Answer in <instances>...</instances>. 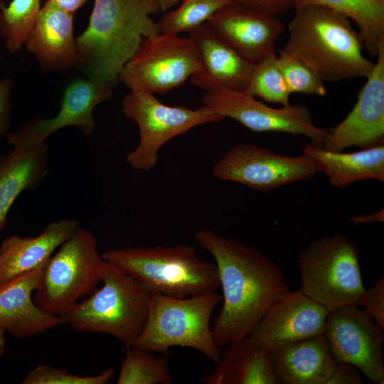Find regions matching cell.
<instances>
[{"label": "cell", "instance_id": "d590c367", "mask_svg": "<svg viewBox=\"0 0 384 384\" xmlns=\"http://www.w3.org/2000/svg\"><path fill=\"white\" fill-rule=\"evenodd\" d=\"M357 369L352 364L338 362L325 384H361L363 379Z\"/></svg>", "mask_w": 384, "mask_h": 384}, {"label": "cell", "instance_id": "8d00e7d4", "mask_svg": "<svg viewBox=\"0 0 384 384\" xmlns=\"http://www.w3.org/2000/svg\"><path fill=\"white\" fill-rule=\"evenodd\" d=\"M349 220H351L355 225L373 223H383L384 221V210L382 208L379 211L370 215L350 217Z\"/></svg>", "mask_w": 384, "mask_h": 384}, {"label": "cell", "instance_id": "4dcf8cb0", "mask_svg": "<svg viewBox=\"0 0 384 384\" xmlns=\"http://www.w3.org/2000/svg\"><path fill=\"white\" fill-rule=\"evenodd\" d=\"M278 65L289 92L325 96L326 90L316 74L298 58L279 50Z\"/></svg>", "mask_w": 384, "mask_h": 384}, {"label": "cell", "instance_id": "ac0fdd59", "mask_svg": "<svg viewBox=\"0 0 384 384\" xmlns=\"http://www.w3.org/2000/svg\"><path fill=\"white\" fill-rule=\"evenodd\" d=\"M73 16L48 1L41 8L24 46L42 70L64 71L76 65Z\"/></svg>", "mask_w": 384, "mask_h": 384}, {"label": "cell", "instance_id": "1f68e13d", "mask_svg": "<svg viewBox=\"0 0 384 384\" xmlns=\"http://www.w3.org/2000/svg\"><path fill=\"white\" fill-rule=\"evenodd\" d=\"M114 375L113 368L95 375H80L66 370L39 364L29 372L21 384H106Z\"/></svg>", "mask_w": 384, "mask_h": 384}, {"label": "cell", "instance_id": "52a82bcc", "mask_svg": "<svg viewBox=\"0 0 384 384\" xmlns=\"http://www.w3.org/2000/svg\"><path fill=\"white\" fill-rule=\"evenodd\" d=\"M301 289L329 313L358 306L365 291L356 242L343 234L319 238L299 252Z\"/></svg>", "mask_w": 384, "mask_h": 384}, {"label": "cell", "instance_id": "9a60e30c", "mask_svg": "<svg viewBox=\"0 0 384 384\" xmlns=\"http://www.w3.org/2000/svg\"><path fill=\"white\" fill-rule=\"evenodd\" d=\"M376 57L352 110L328 129L324 149L339 152L353 146L366 149L384 144V44Z\"/></svg>", "mask_w": 384, "mask_h": 384}, {"label": "cell", "instance_id": "836d02e7", "mask_svg": "<svg viewBox=\"0 0 384 384\" xmlns=\"http://www.w3.org/2000/svg\"><path fill=\"white\" fill-rule=\"evenodd\" d=\"M14 85L12 78L6 77L0 80V139L6 137L9 132L12 110L11 95Z\"/></svg>", "mask_w": 384, "mask_h": 384}, {"label": "cell", "instance_id": "e0dca14e", "mask_svg": "<svg viewBox=\"0 0 384 384\" xmlns=\"http://www.w3.org/2000/svg\"><path fill=\"white\" fill-rule=\"evenodd\" d=\"M206 23L254 64L275 53L277 41L284 30V25L277 16L235 3L220 9Z\"/></svg>", "mask_w": 384, "mask_h": 384}, {"label": "cell", "instance_id": "d6a6232c", "mask_svg": "<svg viewBox=\"0 0 384 384\" xmlns=\"http://www.w3.org/2000/svg\"><path fill=\"white\" fill-rule=\"evenodd\" d=\"M365 307L370 314L384 330V277H379L369 289L363 292L358 306Z\"/></svg>", "mask_w": 384, "mask_h": 384}, {"label": "cell", "instance_id": "4316f807", "mask_svg": "<svg viewBox=\"0 0 384 384\" xmlns=\"http://www.w3.org/2000/svg\"><path fill=\"white\" fill-rule=\"evenodd\" d=\"M166 354L155 356L152 351L126 348L117 384H171L172 375Z\"/></svg>", "mask_w": 384, "mask_h": 384}, {"label": "cell", "instance_id": "ab89813d", "mask_svg": "<svg viewBox=\"0 0 384 384\" xmlns=\"http://www.w3.org/2000/svg\"><path fill=\"white\" fill-rule=\"evenodd\" d=\"M5 333L6 331L3 329L0 328V357L3 356L5 351Z\"/></svg>", "mask_w": 384, "mask_h": 384}, {"label": "cell", "instance_id": "ba28073f", "mask_svg": "<svg viewBox=\"0 0 384 384\" xmlns=\"http://www.w3.org/2000/svg\"><path fill=\"white\" fill-rule=\"evenodd\" d=\"M103 262L95 237L79 225L43 269L34 302L46 312L61 316L96 289Z\"/></svg>", "mask_w": 384, "mask_h": 384}, {"label": "cell", "instance_id": "f546056e", "mask_svg": "<svg viewBox=\"0 0 384 384\" xmlns=\"http://www.w3.org/2000/svg\"><path fill=\"white\" fill-rule=\"evenodd\" d=\"M245 92L282 106L290 104L289 92L279 69L277 56L272 53L256 63Z\"/></svg>", "mask_w": 384, "mask_h": 384}, {"label": "cell", "instance_id": "5b68a950", "mask_svg": "<svg viewBox=\"0 0 384 384\" xmlns=\"http://www.w3.org/2000/svg\"><path fill=\"white\" fill-rule=\"evenodd\" d=\"M103 285L61 316L80 332L111 335L132 346L146 325L151 294L134 278L104 260Z\"/></svg>", "mask_w": 384, "mask_h": 384}, {"label": "cell", "instance_id": "7402d4cb", "mask_svg": "<svg viewBox=\"0 0 384 384\" xmlns=\"http://www.w3.org/2000/svg\"><path fill=\"white\" fill-rule=\"evenodd\" d=\"M75 219L50 222L36 237L10 236L0 245V283L44 268L53 252L75 231Z\"/></svg>", "mask_w": 384, "mask_h": 384}, {"label": "cell", "instance_id": "6da1fadb", "mask_svg": "<svg viewBox=\"0 0 384 384\" xmlns=\"http://www.w3.org/2000/svg\"><path fill=\"white\" fill-rule=\"evenodd\" d=\"M195 238L217 266L223 304L212 331L215 343L225 346L249 336L289 285L279 266L258 249L207 229Z\"/></svg>", "mask_w": 384, "mask_h": 384}, {"label": "cell", "instance_id": "3957f363", "mask_svg": "<svg viewBox=\"0 0 384 384\" xmlns=\"http://www.w3.org/2000/svg\"><path fill=\"white\" fill-rule=\"evenodd\" d=\"M294 8L288 40L280 50L302 61L324 82L370 75L375 63L363 55L359 33L348 17L320 5Z\"/></svg>", "mask_w": 384, "mask_h": 384}, {"label": "cell", "instance_id": "2e32d148", "mask_svg": "<svg viewBox=\"0 0 384 384\" xmlns=\"http://www.w3.org/2000/svg\"><path fill=\"white\" fill-rule=\"evenodd\" d=\"M329 312L300 290L280 297L249 337L267 350L324 333Z\"/></svg>", "mask_w": 384, "mask_h": 384}, {"label": "cell", "instance_id": "f35d334b", "mask_svg": "<svg viewBox=\"0 0 384 384\" xmlns=\"http://www.w3.org/2000/svg\"><path fill=\"white\" fill-rule=\"evenodd\" d=\"M182 0H159L160 11H166Z\"/></svg>", "mask_w": 384, "mask_h": 384}, {"label": "cell", "instance_id": "60d3db41", "mask_svg": "<svg viewBox=\"0 0 384 384\" xmlns=\"http://www.w3.org/2000/svg\"><path fill=\"white\" fill-rule=\"evenodd\" d=\"M1 53H0V60H1Z\"/></svg>", "mask_w": 384, "mask_h": 384}, {"label": "cell", "instance_id": "7a4b0ae2", "mask_svg": "<svg viewBox=\"0 0 384 384\" xmlns=\"http://www.w3.org/2000/svg\"><path fill=\"white\" fill-rule=\"evenodd\" d=\"M159 11V0H95L87 26L76 37V65L114 87L142 38L160 33L151 17Z\"/></svg>", "mask_w": 384, "mask_h": 384}, {"label": "cell", "instance_id": "277c9868", "mask_svg": "<svg viewBox=\"0 0 384 384\" xmlns=\"http://www.w3.org/2000/svg\"><path fill=\"white\" fill-rule=\"evenodd\" d=\"M104 260L134 278L150 294L184 298L220 287L215 262L200 260L188 245L110 250Z\"/></svg>", "mask_w": 384, "mask_h": 384}, {"label": "cell", "instance_id": "603a6c76", "mask_svg": "<svg viewBox=\"0 0 384 384\" xmlns=\"http://www.w3.org/2000/svg\"><path fill=\"white\" fill-rule=\"evenodd\" d=\"M203 384H279L272 370L269 351L249 336L227 344Z\"/></svg>", "mask_w": 384, "mask_h": 384}, {"label": "cell", "instance_id": "5bb4252c", "mask_svg": "<svg viewBox=\"0 0 384 384\" xmlns=\"http://www.w3.org/2000/svg\"><path fill=\"white\" fill-rule=\"evenodd\" d=\"M114 87L100 80L79 78L65 87L58 112L53 117H37L23 124L7 140L13 146L31 147L45 143L52 134L67 127L78 128L91 135L95 127L94 109L110 100Z\"/></svg>", "mask_w": 384, "mask_h": 384}, {"label": "cell", "instance_id": "83f0119b", "mask_svg": "<svg viewBox=\"0 0 384 384\" xmlns=\"http://www.w3.org/2000/svg\"><path fill=\"white\" fill-rule=\"evenodd\" d=\"M41 0H0V35L7 50L14 53L24 46L41 10Z\"/></svg>", "mask_w": 384, "mask_h": 384}, {"label": "cell", "instance_id": "8992f818", "mask_svg": "<svg viewBox=\"0 0 384 384\" xmlns=\"http://www.w3.org/2000/svg\"><path fill=\"white\" fill-rule=\"evenodd\" d=\"M220 299L216 292L188 298L151 294L146 325L132 346L166 355L172 347H188L215 363L220 350L210 320Z\"/></svg>", "mask_w": 384, "mask_h": 384}, {"label": "cell", "instance_id": "74e56055", "mask_svg": "<svg viewBox=\"0 0 384 384\" xmlns=\"http://www.w3.org/2000/svg\"><path fill=\"white\" fill-rule=\"evenodd\" d=\"M64 11L74 14L87 0H47Z\"/></svg>", "mask_w": 384, "mask_h": 384}, {"label": "cell", "instance_id": "4fadbf2b", "mask_svg": "<svg viewBox=\"0 0 384 384\" xmlns=\"http://www.w3.org/2000/svg\"><path fill=\"white\" fill-rule=\"evenodd\" d=\"M336 361L353 365L375 383H383L384 330L356 305L330 311L324 333Z\"/></svg>", "mask_w": 384, "mask_h": 384}, {"label": "cell", "instance_id": "cb8c5ba5", "mask_svg": "<svg viewBox=\"0 0 384 384\" xmlns=\"http://www.w3.org/2000/svg\"><path fill=\"white\" fill-rule=\"evenodd\" d=\"M46 143L31 147L14 146L0 157V232L9 209L24 190L36 189L48 175Z\"/></svg>", "mask_w": 384, "mask_h": 384}, {"label": "cell", "instance_id": "7c38bea8", "mask_svg": "<svg viewBox=\"0 0 384 384\" xmlns=\"http://www.w3.org/2000/svg\"><path fill=\"white\" fill-rule=\"evenodd\" d=\"M319 172H322L319 162L306 153L292 157L245 143L229 149L212 169L213 176L220 180L239 183L259 191L307 180Z\"/></svg>", "mask_w": 384, "mask_h": 384}, {"label": "cell", "instance_id": "484cf974", "mask_svg": "<svg viewBox=\"0 0 384 384\" xmlns=\"http://www.w3.org/2000/svg\"><path fill=\"white\" fill-rule=\"evenodd\" d=\"M316 4L336 11L358 26L363 48L377 56L384 44V0H295V5Z\"/></svg>", "mask_w": 384, "mask_h": 384}, {"label": "cell", "instance_id": "ffe728a7", "mask_svg": "<svg viewBox=\"0 0 384 384\" xmlns=\"http://www.w3.org/2000/svg\"><path fill=\"white\" fill-rule=\"evenodd\" d=\"M203 72L190 80L200 87L214 82L228 89L245 91L255 64L241 55L206 23L188 33Z\"/></svg>", "mask_w": 384, "mask_h": 384}, {"label": "cell", "instance_id": "d6986e66", "mask_svg": "<svg viewBox=\"0 0 384 384\" xmlns=\"http://www.w3.org/2000/svg\"><path fill=\"white\" fill-rule=\"evenodd\" d=\"M43 269L0 283V328L16 338L43 333L65 324L61 316L46 312L32 300Z\"/></svg>", "mask_w": 384, "mask_h": 384}, {"label": "cell", "instance_id": "30bf717a", "mask_svg": "<svg viewBox=\"0 0 384 384\" xmlns=\"http://www.w3.org/2000/svg\"><path fill=\"white\" fill-rule=\"evenodd\" d=\"M202 72L188 37L159 33L142 38L122 68L118 80L130 91L164 94Z\"/></svg>", "mask_w": 384, "mask_h": 384}, {"label": "cell", "instance_id": "f1b7e54d", "mask_svg": "<svg viewBox=\"0 0 384 384\" xmlns=\"http://www.w3.org/2000/svg\"><path fill=\"white\" fill-rule=\"evenodd\" d=\"M179 7L163 15L156 22L160 33L178 35L206 23L232 0H182Z\"/></svg>", "mask_w": 384, "mask_h": 384}, {"label": "cell", "instance_id": "9c48e42d", "mask_svg": "<svg viewBox=\"0 0 384 384\" xmlns=\"http://www.w3.org/2000/svg\"><path fill=\"white\" fill-rule=\"evenodd\" d=\"M122 112L137 124L139 132V144L126 161L132 169L145 172L155 166L161 148L169 140L195 127L223 119L202 106L192 110L163 104L155 94L145 90L127 93L122 100Z\"/></svg>", "mask_w": 384, "mask_h": 384}, {"label": "cell", "instance_id": "8fae6325", "mask_svg": "<svg viewBox=\"0 0 384 384\" xmlns=\"http://www.w3.org/2000/svg\"><path fill=\"white\" fill-rule=\"evenodd\" d=\"M199 87L205 91L202 107L223 119H233L254 132L304 135L314 145L324 144L328 129L314 124L311 112L304 105L273 108L245 91L230 90L214 82Z\"/></svg>", "mask_w": 384, "mask_h": 384}, {"label": "cell", "instance_id": "44dd1931", "mask_svg": "<svg viewBox=\"0 0 384 384\" xmlns=\"http://www.w3.org/2000/svg\"><path fill=\"white\" fill-rule=\"evenodd\" d=\"M279 384H325L336 361L324 334L269 350Z\"/></svg>", "mask_w": 384, "mask_h": 384}, {"label": "cell", "instance_id": "e575fe53", "mask_svg": "<svg viewBox=\"0 0 384 384\" xmlns=\"http://www.w3.org/2000/svg\"><path fill=\"white\" fill-rule=\"evenodd\" d=\"M240 6L258 11L279 16L294 8L295 0H232Z\"/></svg>", "mask_w": 384, "mask_h": 384}, {"label": "cell", "instance_id": "d4e9b609", "mask_svg": "<svg viewBox=\"0 0 384 384\" xmlns=\"http://www.w3.org/2000/svg\"><path fill=\"white\" fill-rule=\"evenodd\" d=\"M303 152L319 162L322 172L336 188L368 179L384 181V144L343 153L327 151L311 143L304 147Z\"/></svg>", "mask_w": 384, "mask_h": 384}]
</instances>
